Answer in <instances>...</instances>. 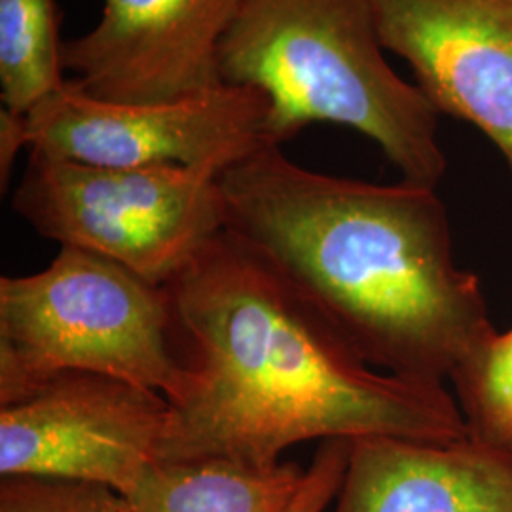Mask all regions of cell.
Returning <instances> with one entry per match:
<instances>
[{
  "label": "cell",
  "mask_w": 512,
  "mask_h": 512,
  "mask_svg": "<svg viewBox=\"0 0 512 512\" xmlns=\"http://www.w3.org/2000/svg\"><path fill=\"white\" fill-rule=\"evenodd\" d=\"M196 387L171 404L156 461L274 467L310 440L469 439L446 384L361 361L243 239L222 228L164 285Z\"/></svg>",
  "instance_id": "obj_1"
},
{
  "label": "cell",
  "mask_w": 512,
  "mask_h": 512,
  "mask_svg": "<svg viewBox=\"0 0 512 512\" xmlns=\"http://www.w3.org/2000/svg\"><path fill=\"white\" fill-rule=\"evenodd\" d=\"M224 228L253 247L366 365L446 384L494 327L459 268L437 188L374 184L266 147L220 173Z\"/></svg>",
  "instance_id": "obj_2"
},
{
  "label": "cell",
  "mask_w": 512,
  "mask_h": 512,
  "mask_svg": "<svg viewBox=\"0 0 512 512\" xmlns=\"http://www.w3.org/2000/svg\"><path fill=\"white\" fill-rule=\"evenodd\" d=\"M219 76L268 99L274 147L336 124L374 141L406 183L444 177L439 114L389 65L372 0H239Z\"/></svg>",
  "instance_id": "obj_3"
},
{
  "label": "cell",
  "mask_w": 512,
  "mask_h": 512,
  "mask_svg": "<svg viewBox=\"0 0 512 512\" xmlns=\"http://www.w3.org/2000/svg\"><path fill=\"white\" fill-rule=\"evenodd\" d=\"M173 330L164 285L61 247L37 274L0 279V406L67 374L120 378L181 403L196 374L171 348Z\"/></svg>",
  "instance_id": "obj_4"
},
{
  "label": "cell",
  "mask_w": 512,
  "mask_h": 512,
  "mask_svg": "<svg viewBox=\"0 0 512 512\" xmlns=\"http://www.w3.org/2000/svg\"><path fill=\"white\" fill-rule=\"evenodd\" d=\"M217 179L177 165L112 167L29 152L12 209L42 238L165 285L224 228Z\"/></svg>",
  "instance_id": "obj_5"
},
{
  "label": "cell",
  "mask_w": 512,
  "mask_h": 512,
  "mask_svg": "<svg viewBox=\"0 0 512 512\" xmlns=\"http://www.w3.org/2000/svg\"><path fill=\"white\" fill-rule=\"evenodd\" d=\"M29 152L112 167L177 165L219 177L270 145V103L255 88L220 84L167 103H109L71 78L27 114Z\"/></svg>",
  "instance_id": "obj_6"
},
{
  "label": "cell",
  "mask_w": 512,
  "mask_h": 512,
  "mask_svg": "<svg viewBox=\"0 0 512 512\" xmlns=\"http://www.w3.org/2000/svg\"><path fill=\"white\" fill-rule=\"evenodd\" d=\"M171 404L103 374H67L0 406V475L88 482L128 494L158 459Z\"/></svg>",
  "instance_id": "obj_7"
},
{
  "label": "cell",
  "mask_w": 512,
  "mask_h": 512,
  "mask_svg": "<svg viewBox=\"0 0 512 512\" xmlns=\"http://www.w3.org/2000/svg\"><path fill=\"white\" fill-rule=\"evenodd\" d=\"M239 0H103L101 19L65 40V73L109 103H167L220 86L219 50Z\"/></svg>",
  "instance_id": "obj_8"
},
{
  "label": "cell",
  "mask_w": 512,
  "mask_h": 512,
  "mask_svg": "<svg viewBox=\"0 0 512 512\" xmlns=\"http://www.w3.org/2000/svg\"><path fill=\"white\" fill-rule=\"evenodd\" d=\"M385 52L437 114L486 135L512 171V0H372Z\"/></svg>",
  "instance_id": "obj_9"
},
{
  "label": "cell",
  "mask_w": 512,
  "mask_h": 512,
  "mask_svg": "<svg viewBox=\"0 0 512 512\" xmlns=\"http://www.w3.org/2000/svg\"><path fill=\"white\" fill-rule=\"evenodd\" d=\"M330 512H512V458L473 439L351 440Z\"/></svg>",
  "instance_id": "obj_10"
},
{
  "label": "cell",
  "mask_w": 512,
  "mask_h": 512,
  "mask_svg": "<svg viewBox=\"0 0 512 512\" xmlns=\"http://www.w3.org/2000/svg\"><path fill=\"white\" fill-rule=\"evenodd\" d=\"M304 476L293 461L274 467L220 458L154 461L126 497L135 512H287Z\"/></svg>",
  "instance_id": "obj_11"
},
{
  "label": "cell",
  "mask_w": 512,
  "mask_h": 512,
  "mask_svg": "<svg viewBox=\"0 0 512 512\" xmlns=\"http://www.w3.org/2000/svg\"><path fill=\"white\" fill-rule=\"evenodd\" d=\"M57 0H0V107L27 114L67 82Z\"/></svg>",
  "instance_id": "obj_12"
},
{
  "label": "cell",
  "mask_w": 512,
  "mask_h": 512,
  "mask_svg": "<svg viewBox=\"0 0 512 512\" xmlns=\"http://www.w3.org/2000/svg\"><path fill=\"white\" fill-rule=\"evenodd\" d=\"M450 380L469 439L512 458V329L490 332Z\"/></svg>",
  "instance_id": "obj_13"
},
{
  "label": "cell",
  "mask_w": 512,
  "mask_h": 512,
  "mask_svg": "<svg viewBox=\"0 0 512 512\" xmlns=\"http://www.w3.org/2000/svg\"><path fill=\"white\" fill-rule=\"evenodd\" d=\"M0 512H135L126 495L88 482L8 476L0 484Z\"/></svg>",
  "instance_id": "obj_14"
},
{
  "label": "cell",
  "mask_w": 512,
  "mask_h": 512,
  "mask_svg": "<svg viewBox=\"0 0 512 512\" xmlns=\"http://www.w3.org/2000/svg\"><path fill=\"white\" fill-rule=\"evenodd\" d=\"M349 448L351 440H325L319 444L287 512H325L342 486Z\"/></svg>",
  "instance_id": "obj_15"
},
{
  "label": "cell",
  "mask_w": 512,
  "mask_h": 512,
  "mask_svg": "<svg viewBox=\"0 0 512 512\" xmlns=\"http://www.w3.org/2000/svg\"><path fill=\"white\" fill-rule=\"evenodd\" d=\"M29 148L27 116L21 112L0 107V188L2 194L12 179L19 152Z\"/></svg>",
  "instance_id": "obj_16"
}]
</instances>
